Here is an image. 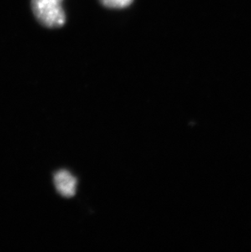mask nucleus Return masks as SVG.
Segmentation results:
<instances>
[{
    "label": "nucleus",
    "instance_id": "obj_3",
    "mask_svg": "<svg viewBox=\"0 0 251 252\" xmlns=\"http://www.w3.org/2000/svg\"><path fill=\"white\" fill-rule=\"evenodd\" d=\"M100 2L109 8H124L131 4L133 0H100Z\"/></svg>",
    "mask_w": 251,
    "mask_h": 252
},
{
    "label": "nucleus",
    "instance_id": "obj_2",
    "mask_svg": "<svg viewBox=\"0 0 251 252\" xmlns=\"http://www.w3.org/2000/svg\"><path fill=\"white\" fill-rule=\"evenodd\" d=\"M54 184L61 195L70 197L75 194L77 180L69 171H57L54 176Z\"/></svg>",
    "mask_w": 251,
    "mask_h": 252
},
{
    "label": "nucleus",
    "instance_id": "obj_1",
    "mask_svg": "<svg viewBox=\"0 0 251 252\" xmlns=\"http://www.w3.org/2000/svg\"><path fill=\"white\" fill-rule=\"evenodd\" d=\"M62 0H31V8L36 19L43 27L59 28L65 23Z\"/></svg>",
    "mask_w": 251,
    "mask_h": 252
}]
</instances>
